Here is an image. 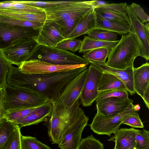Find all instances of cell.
<instances>
[{
    "instance_id": "6da1fadb",
    "label": "cell",
    "mask_w": 149,
    "mask_h": 149,
    "mask_svg": "<svg viewBox=\"0 0 149 149\" xmlns=\"http://www.w3.org/2000/svg\"><path fill=\"white\" fill-rule=\"evenodd\" d=\"M87 69L86 66L60 72L28 74L10 65L6 82L9 86L37 93L55 103L68 82Z\"/></svg>"
},
{
    "instance_id": "7a4b0ae2",
    "label": "cell",
    "mask_w": 149,
    "mask_h": 149,
    "mask_svg": "<svg viewBox=\"0 0 149 149\" xmlns=\"http://www.w3.org/2000/svg\"><path fill=\"white\" fill-rule=\"evenodd\" d=\"M80 104L79 99L70 107L54 103L52 113L47 121L48 135L52 144H58L66 129L84 113Z\"/></svg>"
},
{
    "instance_id": "3957f363",
    "label": "cell",
    "mask_w": 149,
    "mask_h": 149,
    "mask_svg": "<svg viewBox=\"0 0 149 149\" xmlns=\"http://www.w3.org/2000/svg\"><path fill=\"white\" fill-rule=\"evenodd\" d=\"M140 56L138 42L132 33L122 36L118 43L111 49L105 62L108 66L118 69L134 67V61Z\"/></svg>"
},
{
    "instance_id": "277c9868",
    "label": "cell",
    "mask_w": 149,
    "mask_h": 149,
    "mask_svg": "<svg viewBox=\"0 0 149 149\" xmlns=\"http://www.w3.org/2000/svg\"><path fill=\"white\" fill-rule=\"evenodd\" d=\"M3 89L5 97V112L36 107L51 101L37 93L12 87L7 84Z\"/></svg>"
},
{
    "instance_id": "5b68a950",
    "label": "cell",
    "mask_w": 149,
    "mask_h": 149,
    "mask_svg": "<svg viewBox=\"0 0 149 149\" xmlns=\"http://www.w3.org/2000/svg\"><path fill=\"white\" fill-rule=\"evenodd\" d=\"M31 59L39 60L56 65H88L89 64L84 58L68 51L38 44L28 60Z\"/></svg>"
},
{
    "instance_id": "8992f818",
    "label": "cell",
    "mask_w": 149,
    "mask_h": 149,
    "mask_svg": "<svg viewBox=\"0 0 149 149\" xmlns=\"http://www.w3.org/2000/svg\"><path fill=\"white\" fill-rule=\"evenodd\" d=\"M92 1H72L54 7L43 10L46 20L55 22L59 27L68 19L75 16L84 15L94 9Z\"/></svg>"
},
{
    "instance_id": "52a82bcc",
    "label": "cell",
    "mask_w": 149,
    "mask_h": 149,
    "mask_svg": "<svg viewBox=\"0 0 149 149\" xmlns=\"http://www.w3.org/2000/svg\"><path fill=\"white\" fill-rule=\"evenodd\" d=\"M37 44L34 38L20 39L0 50V53L10 64L19 67L23 63L28 60Z\"/></svg>"
},
{
    "instance_id": "ba28073f",
    "label": "cell",
    "mask_w": 149,
    "mask_h": 149,
    "mask_svg": "<svg viewBox=\"0 0 149 149\" xmlns=\"http://www.w3.org/2000/svg\"><path fill=\"white\" fill-rule=\"evenodd\" d=\"M134 106L131 104L122 113L113 117L97 112L90 125L91 129L97 134L110 136L119 129L124 120L132 113Z\"/></svg>"
},
{
    "instance_id": "9c48e42d",
    "label": "cell",
    "mask_w": 149,
    "mask_h": 149,
    "mask_svg": "<svg viewBox=\"0 0 149 149\" xmlns=\"http://www.w3.org/2000/svg\"><path fill=\"white\" fill-rule=\"evenodd\" d=\"M127 10L130 30L138 44L140 56L148 61L149 59V23H143L134 14L129 5Z\"/></svg>"
},
{
    "instance_id": "30bf717a",
    "label": "cell",
    "mask_w": 149,
    "mask_h": 149,
    "mask_svg": "<svg viewBox=\"0 0 149 149\" xmlns=\"http://www.w3.org/2000/svg\"><path fill=\"white\" fill-rule=\"evenodd\" d=\"M38 33V30L31 28L20 27L0 22V50L19 39H35Z\"/></svg>"
},
{
    "instance_id": "8fae6325",
    "label": "cell",
    "mask_w": 149,
    "mask_h": 149,
    "mask_svg": "<svg viewBox=\"0 0 149 149\" xmlns=\"http://www.w3.org/2000/svg\"><path fill=\"white\" fill-rule=\"evenodd\" d=\"M88 120V117L84 113L74 123L66 129L58 144L60 149H78L82 139V132Z\"/></svg>"
},
{
    "instance_id": "7c38bea8",
    "label": "cell",
    "mask_w": 149,
    "mask_h": 149,
    "mask_svg": "<svg viewBox=\"0 0 149 149\" xmlns=\"http://www.w3.org/2000/svg\"><path fill=\"white\" fill-rule=\"evenodd\" d=\"M86 66L87 65H56L39 60L31 59L23 63L18 68L25 74H42L67 71Z\"/></svg>"
},
{
    "instance_id": "4fadbf2b",
    "label": "cell",
    "mask_w": 149,
    "mask_h": 149,
    "mask_svg": "<svg viewBox=\"0 0 149 149\" xmlns=\"http://www.w3.org/2000/svg\"><path fill=\"white\" fill-rule=\"evenodd\" d=\"M87 77L79 98L81 104L87 107L91 105L98 97L99 81L102 72L91 64L89 66Z\"/></svg>"
},
{
    "instance_id": "5bb4252c",
    "label": "cell",
    "mask_w": 149,
    "mask_h": 149,
    "mask_svg": "<svg viewBox=\"0 0 149 149\" xmlns=\"http://www.w3.org/2000/svg\"><path fill=\"white\" fill-rule=\"evenodd\" d=\"M88 72V68L72 79L66 85L55 103L71 107L79 98Z\"/></svg>"
},
{
    "instance_id": "9a60e30c",
    "label": "cell",
    "mask_w": 149,
    "mask_h": 149,
    "mask_svg": "<svg viewBox=\"0 0 149 149\" xmlns=\"http://www.w3.org/2000/svg\"><path fill=\"white\" fill-rule=\"evenodd\" d=\"M65 39L58 25L53 21L47 20L35 39L39 45L52 47H56L58 43Z\"/></svg>"
},
{
    "instance_id": "2e32d148",
    "label": "cell",
    "mask_w": 149,
    "mask_h": 149,
    "mask_svg": "<svg viewBox=\"0 0 149 149\" xmlns=\"http://www.w3.org/2000/svg\"><path fill=\"white\" fill-rule=\"evenodd\" d=\"M133 102L129 98H106L96 103L97 112L107 116L114 117L123 112Z\"/></svg>"
},
{
    "instance_id": "e0dca14e",
    "label": "cell",
    "mask_w": 149,
    "mask_h": 149,
    "mask_svg": "<svg viewBox=\"0 0 149 149\" xmlns=\"http://www.w3.org/2000/svg\"><path fill=\"white\" fill-rule=\"evenodd\" d=\"M133 84L135 93L142 98L149 108V64L147 62L133 70Z\"/></svg>"
},
{
    "instance_id": "ac0fdd59",
    "label": "cell",
    "mask_w": 149,
    "mask_h": 149,
    "mask_svg": "<svg viewBox=\"0 0 149 149\" xmlns=\"http://www.w3.org/2000/svg\"><path fill=\"white\" fill-rule=\"evenodd\" d=\"M127 5L125 3H107L94 9L103 17L129 25L127 12Z\"/></svg>"
},
{
    "instance_id": "d6986e66",
    "label": "cell",
    "mask_w": 149,
    "mask_h": 149,
    "mask_svg": "<svg viewBox=\"0 0 149 149\" xmlns=\"http://www.w3.org/2000/svg\"><path fill=\"white\" fill-rule=\"evenodd\" d=\"M88 62L102 71L112 74L120 79L125 84L128 92L131 95H133L135 93L133 84L134 67H129L124 69H120L110 67L107 65L105 63L93 61H89Z\"/></svg>"
},
{
    "instance_id": "ffe728a7",
    "label": "cell",
    "mask_w": 149,
    "mask_h": 149,
    "mask_svg": "<svg viewBox=\"0 0 149 149\" xmlns=\"http://www.w3.org/2000/svg\"><path fill=\"white\" fill-rule=\"evenodd\" d=\"M54 104L50 101L36 107L26 116L15 123L21 127L47 121L52 113Z\"/></svg>"
},
{
    "instance_id": "44dd1931",
    "label": "cell",
    "mask_w": 149,
    "mask_h": 149,
    "mask_svg": "<svg viewBox=\"0 0 149 149\" xmlns=\"http://www.w3.org/2000/svg\"><path fill=\"white\" fill-rule=\"evenodd\" d=\"M139 130L132 128L119 129L108 140L115 142L116 149H136V135Z\"/></svg>"
},
{
    "instance_id": "7402d4cb",
    "label": "cell",
    "mask_w": 149,
    "mask_h": 149,
    "mask_svg": "<svg viewBox=\"0 0 149 149\" xmlns=\"http://www.w3.org/2000/svg\"><path fill=\"white\" fill-rule=\"evenodd\" d=\"M94 10L96 16V25L94 29L112 31L122 36L126 35L131 31L129 25L106 19L94 9Z\"/></svg>"
},
{
    "instance_id": "603a6c76",
    "label": "cell",
    "mask_w": 149,
    "mask_h": 149,
    "mask_svg": "<svg viewBox=\"0 0 149 149\" xmlns=\"http://www.w3.org/2000/svg\"><path fill=\"white\" fill-rule=\"evenodd\" d=\"M96 25V16L93 9L80 19L75 28L67 39L74 38L87 34L94 29Z\"/></svg>"
},
{
    "instance_id": "cb8c5ba5",
    "label": "cell",
    "mask_w": 149,
    "mask_h": 149,
    "mask_svg": "<svg viewBox=\"0 0 149 149\" xmlns=\"http://www.w3.org/2000/svg\"><path fill=\"white\" fill-rule=\"evenodd\" d=\"M102 72L98 87L99 92L113 89L127 91L125 84L119 79L112 74L106 72Z\"/></svg>"
},
{
    "instance_id": "d4e9b609",
    "label": "cell",
    "mask_w": 149,
    "mask_h": 149,
    "mask_svg": "<svg viewBox=\"0 0 149 149\" xmlns=\"http://www.w3.org/2000/svg\"><path fill=\"white\" fill-rule=\"evenodd\" d=\"M0 10L33 13L44 12L43 10L41 8L20 3L18 1L0 2Z\"/></svg>"
},
{
    "instance_id": "484cf974",
    "label": "cell",
    "mask_w": 149,
    "mask_h": 149,
    "mask_svg": "<svg viewBox=\"0 0 149 149\" xmlns=\"http://www.w3.org/2000/svg\"><path fill=\"white\" fill-rule=\"evenodd\" d=\"M119 41V40L114 41H102L85 35L79 52L80 53H85L92 49L102 47L111 49L116 46Z\"/></svg>"
},
{
    "instance_id": "4316f807",
    "label": "cell",
    "mask_w": 149,
    "mask_h": 149,
    "mask_svg": "<svg viewBox=\"0 0 149 149\" xmlns=\"http://www.w3.org/2000/svg\"><path fill=\"white\" fill-rule=\"evenodd\" d=\"M18 125L4 117L0 122V149H4Z\"/></svg>"
},
{
    "instance_id": "83f0119b",
    "label": "cell",
    "mask_w": 149,
    "mask_h": 149,
    "mask_svg": "<svg viewBox=\"0 0 149 149\" xmlns=\"http://www.w3.org/2000/svg\"><path fill=\"white\" fill-rule=\"evenodd\" d=\"M111 49L102 47L89 51L83 54V58L87 61H93L105 63Z\"/></svg>"
},
{
    "instance_id": "f1b7e54d",
    "label": "cell",
    "mask_w": 149,
    "mask_h": 149,
    "mask_svg": "<svg viewBox=\"0 0 149 149\" xmlns=\"http://www.w3.org/2000/svg\"><path fill=\"white\" fill-rule=\"evenodd\" d=\"M0 22L20 27L31 28L38 30L44 23L32 22L1 16H0Z\"/></svg>"
},
{
    "instance_id": "f546056e",
    "label": "cell",
    "mask_w": 149,
    "mask_h": 149,
    "mask_svg": "<svg viewBox=\"0 0 149 149\" xmlns=\"http://www.w3.org/2000/svg\"><path fill=\"white\" fill-rule=\"evenodd\" d=\"M22 149H51L39 141L36 137L21 136Z\"/></svg>"
},
{
    "instance_id": "4dcf8cb0",
    "label": "cell",
    "mask_w": 149,
    "mask_h": 149,
    "mask_svg": "<svg viewBox=\"0 0 149 149\" xmlns=\"http://www.w3.org/2000/svg\"><path fill=\"white\" fill-rule=\"evenodd\" d=\"M87 34L90 37L104 41H114L117 38V33L103 30L94 29Z\"/></svg>"
},
{
    "instance_id": "1f68e13d",
    "label": "cell",
    "mask_w": 149,
    "mask_h": 149,
    "mask_svg": "<svg viewBox=\"0 0 149 149\" xmlns=\"http://www.w3.org/2000/svg\"><path fill=\"white\" fill-rule=\"evenodd\" d=\"M19 3L41 8L48 9L61 4L71 2L72 1H18Z\"/></svg>"
},
{
    "instance_id": "d6a6232c",
    "label": "cell",
    "mask_w": 149,
    "mask_h": 149,
    "mask_svg": "<svg viewBox=\"0 0 149 149\" xmlns=\"http://www.w3.org/2000/svg\"><path fill=\"white\" fill-rule=\"evenodd\" d=\"M20 128L19 125L17 126L4 149H22Z\"/></svg>"
},
{
    "instance_id": "836d02e7",
    "label": "cell",
    "mask_w": 149,
    "mask_h": 149,
    "mask_svg": "<svg viewBox=\"0 0 149 149\" xmlns=\"http://www.w3.org/2000/svg\"><path fill=\"white\" fill-rule=\"evenodd\" d=\"M110 97H117L124 99L128 98V91L124 89H113L101 92H99L95 101L96 103L103 99Z\"/></svg>"
},
{
    "instance_id": "e575fe53",
    "label": "cell",
    "mask_w": 149,
    "mask_h": 149,
    "mask_svg": "<svg viewBox=\"0 0 149 149\" xmlns=\"http://www.w3.org/2000/svg\"><path fill=\"white\" fill-rule=\"evenodd\" d=\"M84 15L73 17L66 21L61 26L59 27L65 39L68 38L75 28L79 20Z\"/></svg>"
},
{
    "instance_id": "d590c367",
    "label": "cell",
    "mask_w": 149,
    "mask_h": 149,
    "mask_svg": "<svg viewBox=\"0 0 149 149\" xmlns=\"http://www.w3.org/2000/svg\"><path fill=\"white\" fill-rule=\"evenodd\" d=\"M82 41L75 38L65 39L58 43L56 47L63 50L75 52L79 50Z\"/></svg>"
},
{
    "instance_id": "8d00e7d4",
    "label": "cell",
    "mask_w": 149,
    "mask_h": 149,
    "mask_svg": "<svg viewBox=\"0 0 149 149\" xmlns=\"http://www.w3.org/2000/svg\"><path fill=\"white\" fill-rule=\"evenodd\" d=\"M136 149H149V132L139 130L136 135Z\"/></svg>"
},
{
    "instance_id": "74e56055",
    "label": "cell",
    "mask_w": 149,
    "mask_h": 149,
    "mask_svg": "<svg viewBox=\"0 0 149 149\" xmlns=\"http://www.w3.org/2000/svg\"><path fill=\"white\" fill-rule=\"evenodd\" d=\"M78 149H104L103 144L92 135L82 139Z\"/></svg>"
},
{
    "instance_id": "f35d334b",
    "label": "cell",
    "mask_w": 149,
    "mask_h": 149,
    "mask_svg": "<svg viewBox=\"0 0 149 149\" xmlns=\"http://www.w3.org/2000/svg\"><path fill=\"white\" fill-rule=\"evenodd\" d=\"M35 108L23 109L6 112L4 117L9 120L15 123L17 120L26 116Z\"/></svg>"
},
{
    "instance_id": "ab89813d",
    "label": "cell",
    "mask_w": 149,
    "mask_h": 149,
    "mask_svg": "<svg viewBox=\"0 0 149 149\" xmlns=\"http://www.w3.org/2000/svg\"><path fill=\"white\" fill-rule=\"evenodd\" d=\"M122 124L127 125L134 128H143L144 127L139 113L134 109L132 113L124 120Z\"/></svg>"
},
{
    "instance_id": "60d3db41",
    "label": "cell",
    "mask_w": 149,
    "mask_h": 149,
    "mask_svg": "<svg viewBox=\"0 0 149 149\" xmlns=\"http://www.w3.org/2000/svg\"><path fill=\"white\" fill-rule=\"evenodd\" d=\"M10 65L0 53V88H3L7 84L6 78Z\"/></svg>"
},
{
    "instance_id": "b9f144b4",
    "label": "cell",
    "mask_w": 149,
    "mask_h": 149,
    "mask_svg": "<svg viewBox=\"0 0 149 149\" xmlns=\"http://www.w3.org/2000/svg\"><path fill=\"white\" fill-rule=\"evenodd\" d=\"M129 5L134 14L143 23H146L149 22L148 15L146 13L140 5L135 3H133Z\"/></svg>"
},
{
    "instance_id": "7bdbcfd3",
    "label": "cell",
    "mask_w": 149,
    "mask_h": 149,
    "mask_svg": "<svg viewBox=\"0 0 149 149\" xmlns=\"http://www.w3.org/2000/svg\"><path fill=\"white\" fill-rule=\"evenodd\" d=\"M5 97L3 88H0V122L5 113Z\"/></svg>"
},
{
    "instance_id": "ee69618b",
    "label": "cell",
    "mask_w": 149,
    "mask_h": 149,
    "mask_svg": "<svg viewBox=\"0 0 149 149\" xmlns=\"http://www.w3.org/2000/svg\"><path fill=\"white\" fill-rule=\"evenodd\" d=\"M108 3L101 0H92V5L94 8L99 7L106 5Z\"/></svg>"
},
{
    "instance_id": "f6af8a7d",
    "label": "cell",
    "mask_w": 149,
    "mask_h": 149,
    "mask_svg": "<svg viewBox=\"0 0 149 149\" xmlns=\"http://www.w3.org/2000/svg\"><path fill=\"white\" fill-rule=\"evenodd\" d=\"M134 109L136 111H137L140 109V107L139 104H137L135 105H134Z\"/></svg>"
},
{
    "instance_id": "bcb514c9",
    "label": "cell",
    "mask_w": 149,
    "mask_h": 149,
    "mask_svg": "<svg viewBox=\"0 0 149 149\" xmlns=\"http://www.w3.org/2000/svg\"><path fill=\"white\" fill-rule=\"evenodd\" d=\"M113 149H115V148H113Z\"/></svg>"
}]
</instances>
